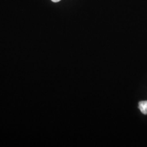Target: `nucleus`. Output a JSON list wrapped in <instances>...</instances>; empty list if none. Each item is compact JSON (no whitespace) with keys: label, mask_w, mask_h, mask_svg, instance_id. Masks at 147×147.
<instances>
[{"label":"nucleus","mask_w":147,"mask_h":147,"mask_svg":"<svg viewBox=\"0 0 147 147\" xmlns=\"http://www.w3.org/2000/svg\"><path fill=\"white\" fill-rule=\"evenodd\" d=\"M138 108L143 114L147 115V101L139 102Z\"/></svg>","instance_id":"f257e3e1"},{"label":"nucleus","mask_w":147,"mask_h":147,"mask_svg":"<svg viewBox=\"0 0 147 147\" xmlns=\"http://www.w3.org/2000/svg\"><path fill=\"white\" fill-rule=\"evenodd\" d=\"M53 2H59V1H60L61 0H51Z\"/></svg>","instance_id":"f03ea898"}]
</instances>
